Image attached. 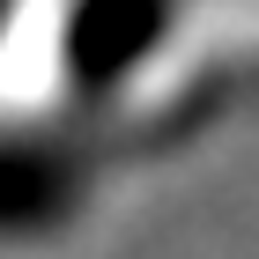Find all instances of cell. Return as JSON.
<instances>
[{"label": "cell", "mask_w": 259, "mask_h": 259, "mask_svg": "<svg viewBox=\"0 0 259 259\" xmlns=\"http://www.w3.org/2000/svg\"><path fill=\"white\" fill-rule=\"evenodd\" d=\"M156 30V0H89L74 22V67L81 74H119Z\"/></svg>", "instance_id": "obj_1"}]
</instances>
